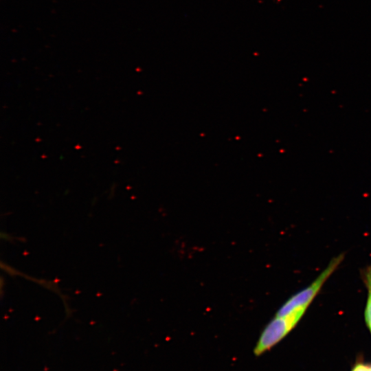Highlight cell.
<instances>
[{"label":"cell","mask_w":371,"mask_h":371,"mask_svg":"<svg viewBox=\"0 0 371 371\" xmlns=\"http://www.w3.org/2000/svg\"><path fill=\"white\" fill-rule=\"evenodd\" d=\"M351 371H371V363L358 362Z\"/></svg>","instance_id":"obj_4"},{"label":"cell","mask_w":371,"mask_h":371,"mask_svg":"<svg viewBox=\"0 0 371 371\" xmlns=\"http://www.w3.org/2000/svg\"><path fill=\"white\" fill-rule=\"evenodd\" d=\"M305 312L298 311L277 315L266 325L254 348L255 356H260L282 341L299 323Z\"/></svg>","instance_id":"obj_2"},{"label":"cell","mask_w":371,"mask_h":371,"mask_svg":"<svg viewBox=\"0 0 371 371\" xmlns=\"http://www.w3.org/2000/svg\"><path fill=\"white\" fill-rule=\"evenodd\" d=\"M344 254L333 258L314 280L291 295L278 310L276 315H284L292 312H306L328 279L338 269L344 259Z\"/></svg>","instance_id":"obj_1"},{"label":"cell","mask_w":371,"mask_h":371,"mask_svg":"<svg viewBox=\"0 0 371 371\" xmlns=\"http://www.w3.org/2000/svg\"><path fill=\"white\" fill-rule=\"evenodd\" d=\"M361 276L367 291V297L364 308V320L371 334V265L361 270Z\"/></svg>","instance_id":"obj_3"}]
</instances>
